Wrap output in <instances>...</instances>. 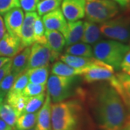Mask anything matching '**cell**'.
Wrapping results in <instances>:
<instances>
[{"label": "cell", "instance_id": "cell-20", "mask_svg": "<svg viewBox=\"0 0 130 130\" xmlns=\"http://www.w3.org/2000/svg\"><path fill=\"white\" fill-rule=\"evenodd\" d=\"M84 69H77L71 67L61 61L55 62L51 68V74H55L63 77H76L82 75Z\"/></svg>", "mask_w": 130, "mask_h": 130}, {"label": "cell", "instance_id": "cell-43", "mask_svg": "<svg viewBox=\"0 0 130 130\" xmlns=\"http://www.w3.org/2000/svg\"><path fill=\"white\" fill-rule=\"evenodd\" d=\"M28 130H37L36 129V128H31V129H30Z\"/></svg>", "mask_w": 130, "mask_h": 130}, {"label": "cell", "instance_id": "cell-44", "mask_svg": "<svg viewBox=\"0 0 130 130\" xmlns=\"http://www.w3.org/2000/svg\"><path fill=\"white\" fill-rule=\"evenodd\" d=\"M126 74H128L129 75H130V70H129V71H128V72H126Z\"/></svg>", "mask_w": 130, "mask_h": 130}, {"label": "cell", "instance_id": "cell-14", "mask_svg": "<svg viewBox=\"0 0 130 130\" xmlns=\"http://www.w3.org/2000/svg\"><path fill=\"white\" fill-rule=\"evenodd\" d=\"M23 49L20 38L11 36L8 32H5L0 40V56L12 58Z\"/></svg>", "mask_w": 130, "mask_h": 130}, {"label": "cell", "instance_id": "cell-13", "mask_svg": "<svg viewBox=\"0 0 130 130\" xmlns=\"http://www.w3.org/2000/svg\"><path fill=\"white\" fill-rule=\"evenodd\" d=\"M38 16L36 12H28L24 17L20 34V41L23 48L30 47L35 43L34 40V23Z\"/></svg>", "mask_w": 130, "mask_h": 130}, {"label": "cell", "instance_id": "cell-19", "mask_svg": "<svg viewBox=\"0 0 130 130\" xmlns=\"http://www.w3.org/2000/svg\"><path fill=\"white\" fill-rule=\"evenodd\" d=\"M101 38V32L99 26L96 23L89 20L84 22L83 34L81 38L82 42L88 44H94L96 43Z\"/></svg>", "mask_w": 130, "mask_h": 130}, {"label": "cell", "instance_id": "cell-21", "mask_svg": "<svg viewBox=\"0 0 130 130\" xmlns=\"http://www.w3.org/2000/svg\"><path fill=\"white\" fill-rule=\"evenodd\" d=\"M28 82L38 85H46L48 76V66L36 67L25 71Z\"/></svg>", "mask_w": 130, "mask_h": 130}, {"label": "cell", "instance_id": "cell-35", "mask_svg": "<svg viewBox=\"0 0 130 130\" xmlns=\"http://www.w3.org/2000/svg\"><path fill=\"white\" fill-rule=\"evenodd\" d=\"M121 69L125 73L130 70V49L127 51L121 61Z\"/></svg>", "mask_w": 130, "mask_h": 130}, {"label": "cell", "instance_id": "cell-30", "mask_svg": "<svg viewBox=\"0 0 130 130\" xmlns=\"http://www.w3.org/2000/svg\"><path fill=\"white\" fill-rule=\"evenodd\" d=\"M17 77L18 75L11 71L0 82V95L2 97H6L7 94L9 93L10 89L12 88Z\"/></svg>", "mask_w": 130, "mask_h": 130}, {"label": "cell", "instance_id": "cell-22", "mask_svg": "<svg viewBox=\"0 0 130 130\" xmlns=\"http://www.w3.org/2000/svg\"><path fill=\"white\" fill-rule=\"evenodd\" d=\"M59 58L61 61L77 69H84L88 67L95 59L94 57L77 56L68 54H64L63 55H61Z\"/></svg>", "mask_w": 130, "mask_h": 130}, {"label": "cell", "instance_id": "cell-26", "mask_svg": "<svg viewBox=\"0 0 130 130\" xmlns=\"http://www.w3.org/2000/svg\"><path fill=\"white\" fill-rule=\"evenodd\" d=\"M19 116L17 111L7 102H3L0 106V119L10 126L14 127Z\"/></svg>", "mask_w": 130, "mask_h": 130}, {"label": "cell", "instance_id": "cell-41", "mask_svg": "<svg viewBox=\"0 0 130 130\" xmlns=\"http://www.w3.org/2000/svg\"><path fill=\"white\" fill-rule=\"evenodd\" d=\"M121 130H130V120L121 128Z\"/></svg>", "mask_w": 130, "mask_h": 130}, {"label": "cell", "instance_id": "cell-34", "mask_svg": "<svg viewBox=\"0 0 130 130\" xmlns=\"http://www.w3.org/2000/svg\"><path fill=\"white\" fill-rule=\"evenodd\" d=\"M19 2L22 9L26 12H35L36 10L39 0H19Z\"/></svg>", "mask_w": 130, "mask_h": 130}, {"label": "cell", "instance_id": "cell-38", "mask_svg": "<svg viewBox=\"0 0 130 130\" xmlns=\"http://www.w3.org/2000/svg\"><path fill=\"white\" fill-rule=\"evenodd\" d=\"M12 127L8 125L5 121L0 119V130H12Z\"/></svg>", "mask_w": 130, "mask_h": 130}, {"label": "cell", "instance_id": "cell-27", "mask_svg": "<svg viewBox=\"0 0 130 130\" xmlns=\"http://www.w3.org/2000/svg\"><path fill=\"white\" fill-rule=\"evenodd\" d=\"M46 98V93H42L37 95L28 97L23 113H35L41 108Z\"/></svg>", "mask_w": 130, "mask_h": 130}, {"label": "cell", "instance_id": "cell-32", "mask_svg": "<svg viewBox=\"0 0 130 130\" xmlns=\"http://www.w3.org/2000/svg\"><path fill=\"white\" fill-rule=\"evenodd\" d=\"M28 83V78L25 72L18 76L14 84L9 92L12 93H23V90Z\"/></svg>", "mask_w": 130, "mask_h": 130}, {"label": "cell", "instance_id": "cell-39", "mask_svg": "<svg viewBox=\"0 0 130 130\" xmlns=\"http://www.w3.org/2000/svg\"><path fill=\"white\" fill-rule=\"evenodd\" d=\"M112 1L116 2L118 5H119L122 7L128 6L130 3V0H112Z\"/></svg>", "mask_w": 130, "mask_h": 130}, {"label": "cell", "instance_id": "cell-17", "mask_svg": "<svg viewBox=\"0 0 130 130\" xmlns=\"http://www.w3.org/2000/svg\"><path fill=\"white\" fill-rule=\"evenodd\" d=\"M84 22L76 20L67 23V28L64 37L66 41L65 46H68L81 41L83 34Z\"/></svg>", "mask_w": 130, "mask_h": 130}, {"label": "cell", "instance_id": "cell-5", "mask_svg": "<svg viewBox=\"0 0 130 130\" xmlns=\"http://www.w3.org/2000/svg\"><path fill=\"white\" fill-rule=\"evenodd\" d=\"M103 36L121 43L130 39V19L119 17L111 19L101 24L99 26Z\"/></svg>", "mask_w": 130, "mask_h": 130}, {"label": "cell", "instance_id": "cell-6", "mask_svg": "<svg viewBox=\"0 0 130 130\" xmlns=\"http://www.w3.org/2000/svg\"><path fill=\"white\" fill-rule=\"evenodd\" d=\"M75 77H63L51 74L46 83L47 93L52 102L65 101L71 95V86Z\"/></svg>", "mask_w": 130, "mask_h": 130}, {"label": "cell", "instance_id": "cell-24", "mask_svg": "<svg viewBox=\"0 0 130 130\" xmlns=\"http://www.w3.org/2000/svg\"><path fill=\"white\" fill-rule=\"evenodd\" d=\"M38 112L23 113L18 117L15 123L16 130H28L33 128L37 121Z\"/></svg>", "mask_w": 130, "mask_h": 130}, {"label": "cell", "instance_id": "cell-15", "mask_svg": "<svg viewBox=\"0 0 130 130\" xmlns=\"http://www.w3.org/2000/svg\"><path fill=\"white\" fill-rule=\"evenodd\" d=\"M47 45L51 52V61L59 58L61 52L66 45V41L62 33L56 30H46Z\"/></svg>", "mask_w": 130, "mask_h": 130}, {"label": "cell", "instance_id": "cell-45", "mask_svg": "<svg viewBox=\"0 0 130 130\" xmlns=\"http://www.w3.org/2000/svg\"><path fill=\"white\" fill-rule=\"evenodd\" d=\"M12 130H16V129H12Z\"/></svg>", "mask_w": 130, "mask_h": 130}, {"label": "cell", "instance_id": "cell-31", "mask_svg": "<svg viewBox=\"0 0 130 130\" xmlns=\"http://www.w3.org/2000/svg\"><path fill=\"white\" fill-rule=\"evenodd\" d=\"M46 88V85H38L29 83L23 90V93L25 96L30 97L37 95L42 93H44Z\"/></svg>", "mask_w": 130, "mask_h": 130}, {"label": "cell", "instance_id": "cell-9", "mask_svg": "<svg viewBox=\"0 0 130 130\" xmlns=\"http://www.w3.org/2000/svg\"><path fill=\"white\" fill-rule=\"evenodd\" d=\"M4 23L7 32L11 36L20 38L21 29L24 20L23 10L20 7H14L4 14Z\"/></svg>", "mask_w": 130, "mask_h": 130}, {"label": "cell", "instance_id": "cell-7", "mask_svg": "<svg viewBox=\"0 0 130 130\" xmlns=\"http://www.w3.org/2000/svg\"><path fill=\"white\" fill-rule=\"evenodd\" d=\"M83 79L88 83L98 81H110L114 77V69L102 61L95 58L88 67L84 68Z\"/></svg>", "mask_w": 130, "mask_h": 130}, {"label": "cell", "instance_id": "cell-28", "mask_svg": "<svg viewBox=\"0 0 130 130\" xmlns=\"http://www.w3.org/2000/svg\"><path fill=\"white\" fill-rule=\"evenodd\" d=\"M61 2L62 0H42L38 3L36 8L38 14L41 17L46 13L59 8Z\"/></svg>", "mask_w": 130, "mask_h": 130}, {"label": "cell", "instance_id": "cell-4", "mask_svg": "<svg viewBox=\"0 0 130 130\" xmlns=\"http://www.w3.org/2000/svg\"><path fill=\"white\" fill-rule=\"evenodd\" d=\"M119 6L112 0H86L85 16L88 20L101 24L114 18Z\"/></svg>", "mask_w": 130, "mask_h": 130}, {"label": "cell", "instance_id": "cell-8", "mask_svg": "<svg viewBox=\"0 0 130 130\" xmlns=\"http://www.w3.org/2000/svg\"><path fill=\"white\" fill-rule=\"evenodd\" d=\"M50 61H51V52L48 45L35 42L30 48L27 70L48 66Z\"/></svg>", "mask_w": 130, "mask_h": 130}, {"label": "cell", "instance_id": "cell-42", "mask_svg": "<svg viewBox=\"0 0 130 130\" xmlns=\"http://www.w3.org/2000/svg\"><path fill=\"white\" fill-rule=\"evenodd\" d=\"M3 101H4V98L2 97L1 95H0V106L2 104V103H3Z\"/></svg>", "mask_w": 130, "mask_h": 130}, {"label": "cell", "instance_id": "cell-10", "mask_svg": "<svg viewBox=\"0 0 130 130\" xmlns=\"http://www.w3.org/2000/svg\"><path fill=\"white\" fill-rule=\"evenodd\" d=\"M108 83L119 95L130 114V75L125 72L118 73Z\"/></svg>", "mask_w": 130, "mask_h": 130}, {"label": "cell", "instance_id": "cell-33", "mask_svg": "<svg viewBox=\"0 0 130 130\" xmlns=\"http://www.w3.org/2000/svg\"><path fill=\"white\" fill-rule=\"evenodd\" d=\"M20 7L19 0H0V15H4L10 9Z\"/></svg>", "mask_w": 130, "mask_h": 130}, {"label": "cell", "instance_id": "cell-36", "mask_svg": "<svg viewBox=\"0 0 130 130\" xmlns=\"http://www.w3.org/2000/svg\"><path fill=\"white\" fill-rule=\"evenodd\" d=\"M11 67H12V60L6 63L4 66H2L0 68V82L3 79L7 74L11 72Z\"/></svg>", "mask_w": 130, "mask_h": 130}, {"label": "cell", "instance_id": "cell-40", "mask_svg": "<svg viewBox=\"0 0 130 130\" xmlns=\"http://www.w3.org/2000/svg\"><path fill=\"white\" fill-rule=\"evenodd\" d=\"M11 60H12V59H11V58H9V57H7V56H1V57H0V68H1L2 66H4L6 63L9 62V61Z\"/></svg>", "mask_w": 130, "mask_h": 130}, {"label": "cell", "instance_id": "cell-3", "mask_svg": "<svg viewBox=\"0 0 130 130\" xmlns=\"http://www.w3.org/2000/svg\"><path fill=\"white\" fill-rule=\"evenodd\" d=\"M130 49V46L115 40L102 41L96 43L93 47V56L116 70L121 69V61Z\"/></svg>", "mask_w": 130, "mask_h": 130}, {"label": "cell", "instance_id": "cell-25", "mask_svg": "<svg viewBox=\"0 0 130 130\" xmlns=\"http://www.w3.org/2000/svg\"><path fill=\"white\" fill-rule=\"evenodd\" d=\"M66 54L83 57H93V51L90 44L85 43H76L67 46Z\"/></svg>", "mask_w": 130, "mask_h": 130}, {"label": "cell", "instance_id": "cell-16", "mask_svg": "<svg viewBox=\"0 0 130 130\" xmlns=\"http://www.w3.org/2000/svg\"><path fill=\"white\" fill-rule=\"evenodd\" d=\"M51 100L47 93L42 107L38 111L36 129L52 130L51 126Z\"/></svg>", "mask_w": 130, "mask_h": 130}, {"label": "cell", "instance_id": "cell-37", "mask_svg": "<svg viewBox=\"0 0 130 130\" xmlns=\"http://www.w3.org/2000/svg\"><path fill=\"white\" fill-rule=\"evenodd\" d=\"M6 28H5V23H4V20L1 17L0 15V40L2 38V37L4 36V35L6 32Z\"/></svg>", "mask_w": 130, "mask_h": 130}, {"label": "cell", "instance_id": "cell-18", "mask_svg": "<svg viewBox=\"0 0 130 130\" xmlns=\"http://www.w3.org/2000/svg\"><path fill=\"white\" fill-rule=\"evenodd\" d=\"M30 53V48L25 47L17 55H15L12 60L11 71L18 76L23 73L27 70L28 59Z\"/></svg>", "mask_w": 130, "mask_h": 130}, {"label": "cell", "instance_id": "cell-12", "mask_svg": "<svg viewBox=\"0 0 130 130\" xmlns=\"http://www.w3.org/2000/svg\"><path fill=\"white\" fill-rule=\"evenodd\" d=\"M42 21L46 30H56L64 36L67 28V22L59 8L43 15Z\"/></svg>", "mask_w": 130, "mask_h": 130}, {"label": "cell", "instance_id": "cell-23", "mask_svg": "<svg viewBox=\"0 0 130 130\" xmlns=\"http://www.w3.org/2000/svg\"><path fill=\"white\" fill-rule=\"evenodd\" d=\"M28 99V96H25L23 93L9 92L6 95L5 102L13 107L18 113L19 115H21L23 113Z\"/></svg>", "mask_w": 130, "mask_h": 130}, {"label": "cell", "instance_id": "cell-29", "mask_svg": "<svg viewBox=\"0 0 130 130\" xmlns=\"http://www.w3.org/2000/svg\"><path fill=\"white\" fill-rule=\"evenodd\" d=\"M46 29L41 16L38 14L34 23V40L36 43L46 45L47 41L45 36Z\"/></svg>", "mask_w": 130, "mask_h": 130}, {"label": "cell", "instance_id": "cell-1", "mask_svg": "<svg viewBox=\"0 0 130 130\" xmlns=\"http://www.w3.org/2000/svg\"><path fill=\"white\" fill-rule=\"evenodd\" d=\"M89 105L97 130H121L130 120V114L116 90L110 84L94 89Z\"/></svg>", "mask_w": 130, "mask_h": 130}, {"label": "cell", "instance_id": "cell-11", "mask_svg": "<svg viewBox=\"0 0 130 130\" xmlns=\"http://www.w3.org/2000/svg\"><path fill=\"white\" fill-rule=\"evenodd\" d=\"M86 0H62L61 12L68 22L76 21L85 16Z\"/></svg>", "mask_w": 130, "mask_h": 130}, {"label": "cell", "instance_id": "cell-2", "mask_svg": "<svg viewBox=\"0 0 130 130\" xmlns=\"http://www.w3.org/2000/svg\"><path fill=\"white\" fill-rule=\"evenodd\" d=\"M52 130H86L83 106L78 100L51 104Z\"/></svg>", "mask_w": 130, "mask_h": 130}]
</instances>
